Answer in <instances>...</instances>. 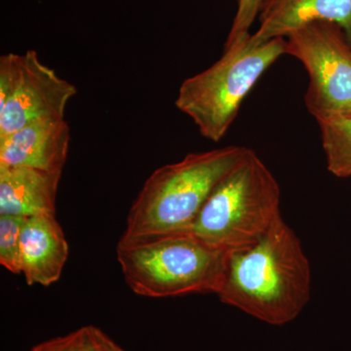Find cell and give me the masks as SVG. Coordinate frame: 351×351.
I'll return each mask as SVG.
<instances>
[{"label":"cell","instance_id":"obj_1","mask_svg":"<svg viewBox=\"0 0 351 351\" xmlns=\"http://www.w3.org/2000/svg\"><path fill=\"white\" fill-rule=\"evenodd\" d=\"M311 263L301 240L281 218L247 248L228 252L219 301L281 326L295 320L311 295Z\"/></svg>","mask_w":351,"mask_h":351},{"label":"cell","instance_id":"obj_2","mask_svg":"<svg viewBox=\"0 0 351 351\" xmlns=\"http://www.w3.org/2000/svg\"><path fill=\"white\" fill-rule=\"evenodd\" d=\"M248 147L193 152L154 171L129 209L119 242L189 232L205 203Z\"/></svg>","mask_w":351,"mask_h":351},{"label":"cell","instance_id":"obj_3","mask_svg":"<svg viewBox=\"0 0 351 351\" xmlns=\"http://www.w3.org/2000/svg\"><path fill=\"white\" fill-rule=\"evenodd\" d=\"M228 252L191 232L161 235L117 247V261L128 287L147 298L217 294Z\"/></svg>","mask_w":351,"mask_h":351},{"label":"cell","instance_id":"obj_4","mask_svg":"<svg viewBox=\"0 0 351 351\" xmlns=\"http://www.w3.org/2000/svg\"><path fill=\"white\" fill-rule=\"evenodd\" d=\"M278 182L255 152L215 189L189 232L226 252L250 247L281 218Z\"/></svg>","mask_w":351,"mask_h":351},{"label":"cell","instance_id":"obj_5","mask_svg":"<svg viewBox=\"0 0 351 351\" xmlns=\"http://www.w3.org/2000/svg\"><path fill=\"white\" fill-rule=\"evenodd\" d=\"M251 34L225 45L210 68L182 83L175 105L195 122L203 137L218 143L232 126L242 101L271 64L286 54L284 38L261 44Z\"/></svg>","mask_w":351,"mask_h":351},{"label":"cell","instance_id":"obj_6","mask_svg":"<svg viewBox=\"0 0 351 351\" xmlns=\"http://www.w3.org/2000/svg\"><path fill=\"white\" fill-rule=\"evenodd\" d=\"M286 54L308 73L306 105L314 119L351 112V44L334 23L315 21L285 38Z\"/></svg>","mask_w":351,"mask_h":351},{"label":"cell","instance_id":"obj_7","mask_svg":"<svg viewBox=\"0 0 351 351\" xmlns=\"http://www.w3.org/2000/svg\"><path fill=\"white\" fill-rule=\"evenodd\" d=\"M75 85L29 50L0 57V138L40 119H64Z\"/></svg>","mask_w":351,"mask_h":351},{"label":"cell","instance_id":"obj_8","mask_svg":"<svg viewBox=\"0 0 351 351\" xmlns=\"http://www.w3.org/2000/svg\"><path fill=\"white\" fill-rule=\"evenodd\" d=\"M69 144L66 119L36 120L0 138V167H29L62 175Z\"/></svg>","mask_w":351,"mask_h":351},{"label":"cell","instance_id":"obj_9","mask_svg":"<svg viewBox=\"0 0 351 351\" xmlns=\"http://www.w3.org/2000/svg\"><path fill=\"white\" fill-rule=\"evenodd\" d=\"M315 21L334 23L345 32L351 44V0H265L260 27L251 34L254 44L284 38Z\"/></svg>","mask_w":351,"mask_h":351},{"label":"cell","instance_id":"obj_10","mask_svg":"<svg viewBox=\"0 0 351 351\" xmlns=\"http://www.w3.org/2000/svg\"><path fill=\"white\" fill-rule=\"evenodd\" d=\"M69 243L56 216L31 217L21 235V274L27 285L50 286L61 278Z\"/></svg>","mask_w":351,"mask_h":351},{"label":"cell","instance_id":"obj_11","mask_svg":"<svg viewBox=\"0 0 351 351\" xmlns=\"http://www.w3.org/2000/svg\"><path fill=\"white\" fill-rule=\"evenodd\" d=\"M62 175L29 167H0V215L56 216Z\"/></svg>","mask_w":351,"mask_h":351},{"label":"cell","instance_id":"obj_12","mask_svg":"<svg viewBox=\"0 0 351 351\" xmlns=\"http://www.w3.org/2000/svg\"><path fill=\"white\" fill-rule=\"evenodd\" d=\"M316 121L328 170L338 178L351 177V112L326 115Z\"/></svg>","mask_w":351,"mask_h":351},{"label":"cell","instance_id":"obj_13","mask_svg":"<svg viewBox=\"0 0 351 351\" xmlns=\"http://www.w3.org/2000/svg\"><path fill=\"white\" fill-rule=\"evenodd\" d=\"M27 218L0 215V265L21 274V235Z\"/></svg>","mask_w":351,"mask_h":351},{"label":"cell","instance_id":"obj_14","mask_svg":"<svg viewBox=\"0 0 351 351\" xmlns=\"http://www.w3.org/2000/svg\"><path fill=\"white\" fill-rule=\"evenodd\" d=\"M265 1V0H239L237 14H235L232 29L226 38L225 45L232 44L250 34L249 29L262 10Z\"/></svg>","mask_w":351,"mask_h":351},{"label":"cell","instance_id":"obj_15","mask_svg":"<svg viewBox=\"0 0 351 351\" xmlns=\"http://www.w3.org/2000/svg\"><path fill=\"white\" fill-rule=\"evenodd\" d=\"M80 330L82 335L76 351H125L100 328L89 325Z\"/></svg>","mask_w":351,"mask_h":351},{"label":"cell","instance_id":"obj_16","mask_svg":"<svg viewBox=\"0 0 351 351\" xmlns=\"http://www.w3.org/2000/svg\"><path fill=\"white\" fill-rule=\"evenodd\" d=\"M82 330L71 332L64 337H58L50 339V348L48 351H76L80 343Z\"/></svg>","mask_w":351,"mask_h":351},{"label":"cell","instance_id":"obj_17","mask_svg":"<svg viewBox=\"0 0 351 351\" xmlns=\"http://www.w3.org/2000/svg\"><path fill=\"white\" fill-rule=\"evenodd\" d=\"M50 348V339L49 341H44V343H39V345L34 346L31 351H48Z\"/></svg>","mask_w":351,"mask_h":351}]
</instances>
